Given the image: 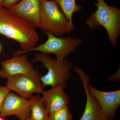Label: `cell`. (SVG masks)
<instances>
[{"instance_id": "7c38bea8", "label": "cell", "mask_w": 120, "mask_h": 120, "mask_svg": "<svg viewBox=\"0 0 120 120\" xmlns=\"http://www.w3.org/2000/svg\"><path fill=\"white\" fill-rule=\"evenodd\" d=\"M64 89L62 85L58 84L42 94V102L48 115L69 104L70 99Z\"/></svg>"}, {"instance_id": "ba28073f", "label": "cell", "mask_w": 120, "mask_h": 120, "mask_svg": "<svg viewBox=\"0 0 120 120\" xmlns=\"http://www.w3.org/2000/svg\"><path fill=\"white\" fill-rule=\"evenodd\" d=\"M30 112L28 99L11 91L5 99L0 116L5 118L14 115L19 120H23L30 117Z\"/></svg>"}, {"instance_id": "5b68a950", "label": "cell", "mask_w": 120, "mask_h": 120, "mask_svg": "<svg viewBox=\"0 0 120 120\" xmlns=\"http://www.w3.org/2000/svg\"><path fill=\"white\" fill-rule=\"evenodd\" d=\"M47 39L44 43L26 51L16 50L13 55H19L28 52H38L45 54H53L57 60H62L71 53L75 52L76 48L82 43V38L72 37H58L47 32Z\"/></svg>"}, {"instance_id": "d6986e66", "label": "cell", "mask_w": 120, "mask_h": 120, "mask_svg": "<svg viewBox=\"0 0 120 120\" xmlns=\"http://www.w3.org/2000/svg\"><path fill=\"white\" fill-rule=\"evenodd\" d=\"M0 120H6L5 117H3L0 116Z\"/></svg>"}, {"instance_id": "7402d4cb", "label": "cell", "mask_w": 120, "mask_h": 120, "mask_svg": "<svg viewBox=\"0 0 120 120\" xmlns=\"http://www.w3.org/2000/svg\"><path fill=\"white\" fill-rule=\"evenodd\" d=\"M30 120V118H26V119H25V120Z\"/></svg>"}, {"instance_id": "44dd1931", "label": "cell", "mask_w": 120, "mask_h": 120, "mask_svg": "<svg viewBox=\"0 0 120 120\" xmlns=\"http://www.w3.org/2000/svg\"><path fill=\"white\" fill-rule=\"evenodd\" d=\"M1 50H2V46H1V45L0 43V53L1 52Z\"/></svg>"}, {"instance_id": "8fae6325", "label": "cell", "mask_w": 120, "mask_h": 120, "mask_svg": "<svg viewBox=\"0 0 120 120\" xmlns=\"http://www.w3.org/2000/svg\"><path fill=\"white\" fill-rule=\"evenodd\" d=\"M1 66L0 77L7 79L19 74H26L34 69L25 53L13 55L11 58L2 61Z\"/></svg>"}, {"instance_id": "52a82bcc", "label": "cell", "mask_w": 120, "mask_h": 120, "mask_svg": "<svg viewBox=\"0 0 120 120\" xmlns=\"http://www.w3.org/2000/svg\"><path fill=\"white\" fill-rule=\"evenodd\" d=\"M87 83L88 91L99 104L108 120H113L120 105V90L103 91L97 90Z\"/></svg>"}, {"instance_id": "6da1fadb", "label": "cell", "mask_w": 120, "mask_h": 120, "mask_svg": "<svg viewBox=\"0 0 120 120\" xmlns=\"http://www.w3.org/2000/svg\"><path fill=\"white\" fill-rule=\"evenodd\" d=\"M0 34L17 42L23 51L37 46L39 39L34 26L2 7H0Z\"/></svg>"}, {"instance_id": "30bf717a", "label": "cell", "mask_w": 120, "mask_h": 120, "mask_svg": "<svg viewBox=\"0 0 120 120\" xmlns=\"http://www.w3.org/2000/svg\"><path fill=\"white\" fill-rule=\"evenodd\" d=\"M41 0H20L9 10L18 17L25 20L35 28H41Z\"/></svg>"}, {"instance_id": "ffe728a7", "label": "cell", "mask_w": 120, "mask_h": 120, "mask_svg": "<svg viewBox=\"0 0 120 120\" xmlns=\"http://www.w3.org/2000/svg\"><path fill=\"white\" fill-rule=\"evenodd\" d=\"M4 0H0V7H2V4Z\"/></svg>"}, {"instance_id": "8992f818", "label": "cell", "mask_w": 120, "mask_h": 120, "mask_svg": "<svg viewBox=\"0 0 120 120\" xmlns=\"http://www.w3.org/2000/svg\"><path fill=\"white\" fill-rule=\"evenodd\" d=\"M42 76L33 69L26 74H19L7 79L6 86L20 97L28 99L34 93H43L44 88L41 82Z\"/></svg>"}, {"instance_id": "9c48e42d", "label": "cell", "mask_w": 120, "mask_h": 120, "mask_svg": "<svg viewBox=\"0 0 120 120\" xmlns=\"http://www.w3.org/2000/svg\"><path fill=\"white\" fill-rule=\"evenodd\" d=\"M74 69L82 81L86 95L85 109L80 120H108L97 100L88 91L87 83L90 81V77L79 67L75 66Z\"/></svg>"}, {"instance_id": "277c9868", "label": "cell", "mask_w": 120, "mask_h": 120, "mask_svg": "<svg viewBox=\"0 0 120 120\" xmlns=\"http://www.w3.org/2000/svg\"><path fill=\"white\" fill-rule=\"evenodd\" d=\"M41 28L45 33L61 37L75 30L74 24L69 22L54 1L41 0Z\"/></svg>"}, {"instance_id": "2e32d148", "label": "cell", "mask_w": 120, "mask_h": 120, "mask_svg": "<svg viewBox=\"0 0 120 120\" xmlns=\"http://www.w3.org/2000/svg\"><path fill=\"white\" fill-rule=\"evenodd\" d=\"M11 91L6 86H0V112L5 99Z\"/></svg>"}, {"instance_id": "5bb4252c", "label": "cell", "mask_w": 120, "mask_h": 120, "mask_svg": "<svg viewBox=\"0 0 120 120\" xmlns=\"http://www.w3.org/2000/svg\"><path fill=\"white\" fill-rule=\"evenodd\" d=\"M57 4L60 9L67 19L72 24H74L72 20L73 14L82 10V7L76 4V0H50Z\"/></svg>"}, {"instance_id": "e0dca14e", "label": "cell", "mask_w": 120, "mask_h": 120, "mask_svg": "<svg viewBox=\"0 0 120 120\" xmlns=\"http://www.w3.org/2000/svg\"><path fill=\"white\" fill-rule=\"evenodd\" d=\"M20 0H4L2 4V7L11 9L17 4Z\"/></svg>"}, {"instance_id": "4fadbf2b", "label": "cell", "mask_w": 120, "mask_h": 120, "mask_svg": "<svg viewBox=\"0 0 120 120\" xmlns=\"http://www.w3.org/2000/svg\"><path fill=\"white\" fill-rule=\"evenodd\" d=\"M30 105V119L31 120H49V115L39 94L33 95L28 99Z\"/></svg>"}, {"instance_id": "ac0fdd59", "label": "cell", "mask_w": 120, "mask_h": 120, "mask_svg": "<svg viewBox=\"0 0 120 120\" xmlns=\"http://www.w3.org/2000/svg\"><path fill=\"white\" fill-rule=\"evenodd\" d=\"M120 68L118 69V71L112 76L109 77L108 79V81H115V82H119L120 79Z\"/></svg>"}, {"instance_id": "9a60e30c", "label": "cell", "mask_w": 120, "mask_h": 120, "mask_svg": "<svg viewBox=\"0 0 120 120\" xmlns=\"http://www.w3.org/2000/svg\"><path fill=\"white\" fill-rule=\"evenodd\" d=\"M49 120H72V115L68 105L49 114Z\"/></svg>"}, {"instance_id": "3957f363", "label": "cell", "mask_w": 120, "mask_h": 120, "mask_svg": "<svg viewBox=\"0 0 120 120\" xmlns=\"http://www.w3.org/2000/svg\"><path fill=\"white\" fill-rule=\"evenodd\" d=\"M31 61L41 62L43 67L47 69V73L42 76L41 79L44 88L47 86L54 87L60 84L66 88L71 77L73 67L71 62L65 59L60 60L52 58L48 54L39 52L35 53Z\"/></svg>"}, {"instance_id": "7a4b0ae2", "label": "cell", "mask_w": 120, "mask_h": 120, "mask_svg": "<svg viewBox=\"0 0 120 120\" xmlns=\"http://www.w3.org/2000/svg\"><path fill=\"white\" fill-rule=\"evenodd\" d=\"M94 3L97 9L86 22L91 30L103 27L106 30L109 41L114 47L116 46L120 35V9L110 6L104 0H97Z\"/></svg>"}]
</instances>
